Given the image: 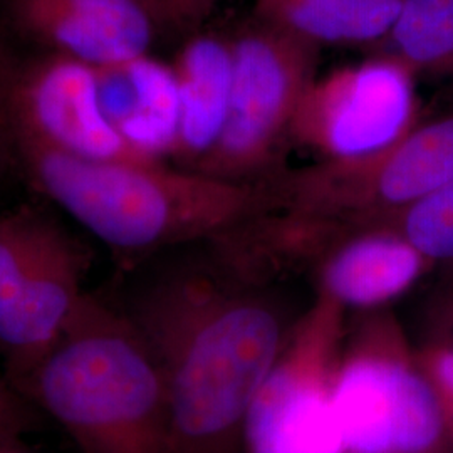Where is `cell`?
Instances as JSON below:
<instances>
[{"label":"cell","mask_w":453,"mask_h":453,"mask_svg":"<svg viewBox=\"0 0 453 453\" xmlns=\"http://www.w3.org/2000/svg\"><path fill=\"white\" fill-rule=\"evenodd\" d=\"M334 408L342 453H453L418 348L389 308L346 327Z\"/></svg>","instance_id":"cell-5"},{"label":"cell","mask_w":453,"mask_h":453,"mask_svg":"<svg viewBox=\"0 0 453 453\" xmlns=\"http://www.w3.org/2000/svg\"><path fill=\"white\" fill-rule=\"evenodd\" d=\"M226 121L211 150L188 168L217 179L271 177L297 106L316 80L321 46L257 17L230 37Z\"/></svg>","instance_id":"cell-7"},{"label":"cell","mask_w":453,"mask_h":453,"mask_svg":"<svg viewBox=\"0 0 453 453\" xmlns=\"http://www.w3.org/2000/svg\"><path fill=\"white\" fill-rule=\"evenodd\" d=\"M172 69L179 91V130L172 157L190 168L211 150L226 121L232 42L213 34H192Z\"/></svg>","instance_id":"cell-14"},{"label":"cell","mask_w":453,"mask_h":453,"mask_svg":"<svg viewBox=\"0 0 453 453\" xmlns=\"http://www.w3.org/2000/svg\"><path fill=\"white\" fill-rule=\"evenodd\" d=\"M5 173H11V172H9V168H7V165H5V163L2 162V160H0V181H2V177H4V175H5ZM2 209H4V207H2V205H0V211H2Z\"/></svg>","instance_id":"cell-24"},{"label":"cell","mask_w":453,"mask_h":453,"mask_svg":"<svg viewBox=\"0 0 453 453\" xmlns=\"http://www.w3.org/2000/svg\"><path fill=\"white\" fill-rule=\"evenodd\" d=\"M0 453H35L22 443V437L0 435Z\"/></svg>","instance_id":"cell-23"},{"label":"cell","mask_w":453,"mask_h":453,"mask_svg":"<svg viewBox=\"0 0 453 453\" xmlns=\"http://www.w3.org/2000/svg\"><path fill=\"white\" fill-rule=\"evenodd\" d=\"M425 342L453 349V267L441 269V279L428 301Z\"/></svg>","instance_id":"cell-19"},{"label":"cell","mask_w":453,"mask_h":453,"mask_svg":"<svg viewBox=\"0 0 453 453\" xmlns=\"http://www.w3.org/2000/svg\"><path fill=\"white\" fill-rule=\"evenodd\" d=\"M39 423V410L12 385L0 376V435L22 437Z\"/></svg>","instance_id":"cell-20"},{"label":"cell","mask_w":453,"mask_h":453,"mask_svg":"<svg viewBox=\"0 0 453 453\" xmlns=\"http://www.w3.org/2000/svg\"><path fill=\"white\" fill-rule=\"evenodd\" d=\"M418 359L435 391L438 405L453 443V349L423 342L418 346Z\"/></svg>","instance_id":"cell-18"},{"label":"cell","mask_w":453,"mask_h":453,"mask_svg":"<svg viewBox=\"0 0 453 453\" xmlns=\"http://www.w3.org/2000/svg\"><path fill=\"white\" fill-rule=\"evenodd\" d=\"M0 29L22 52L106 67L150 54L162 26L151 0H0Z\"/></svg>","instance_id":"cell-11"},{"label":"cell","mask_w":453,"mask_h":453,"mask_svg":"<svg viewBox=\"0 0 453 453\" xmlns=\"http://www.w3.org/2000/svg\"><path fill=\"white\" fill-rule=\"evenodd\" d=\"M7 138L88 160L157 162L134 150L104 116L95 65L19 49L0 89V155Z\"/></svg>","instance_id":"cell-10"},{"label":"cell","mask_w":453,"mask_h":453,"mask_svg":"<svg viewBox=\"0 0 453 453\" xmlns=\"http://www.w3.org/2000/svg\"><path fill=\"white\" fill-rule=\"evenodd\" d=\"M101 108L134 150L163 162L179 130V91L172 65L150 54L123 65L96 67Z\"/></svg>","instance_id":"cell-13"},{"label":"cell","mask_w":453,"mask_h":453,"mask_svg":"<svg viewBox=\"0 0 453 453\" xmlns=\"http://www.w3.org/2000/svg\"><path fill=\"white\" fill-rule=\"evenodd\" d=\"M403 0H257L256 14L279 27L323 44L381 41Z\"/></svg>","instance_id":"cell-15"},{"label":"cell","mask_w":453,"mask_h":453,"mask_svg":"<svg viewBox=\"0 0 453 453\" xmlns=\"http://www.w3.org/2000/svg\"><path fill=\"white\" fill-rule=\"evenodd\" d=\"M370 49L403 63L417 76L428 74L453 86V0H403L387 35Z\"/></svg>","instance_id":"cell-16"},{"label":"cell","mask_w":453,"mask_h":453,"mask_svg":"<svg viewBox=\"0 0 453 453\" xmlns=\"http://www.w3.org/2000/svg\"><path fill=\"white\" fill-rule=\"evenodd\" d=\"M346 327V311L316 294L249 406L243 453H342L334 387Z\"/></svg>","instance_id":"cell-8"},{"label":"cell","mask_w":453,"mask_h":453,"mask_svg":"<svg viewBox=\"0 0 453 453\" xmlns=\"http://www.w3.org/2000/svg\"><path fill=\"white\" fill-rule=\"evenodd\" d=\"M434 269L400 232L376 224L333 234L306 265L316 294L357 314L389 308Z\"/></svg>","instance_id":"cell-12"},{"label":"cell","mask_w":453,"mask_h":453,"mask_svg":"<svg viewBox=\"0 0 453 453\" xmlns=\"http://www.w3.org/2000/svg\"><path fill=\"white\" fill-rule=\"evenodd\" d=\"M11 173L111 249L123 269L207 242L274 211L267 180L232 181L163 162H104L7 138Z\"/></svg>","instance_id":"cell-2"},{"label":"cell","mask_w":453,"mask_h":453,"mask_svg":"<svg viewBox=\"0 0 453 453\" xmlns=\"http://www.w3.org/2000/svg\"><path fill=\"white\" fill-rule=\"evenodd\" d=\"M274 211L260 235L277 256L303 264L333 234L403 211L453 181V116L417 125L365 157L321 160L267 177Z\"/></svg>","instance_id":"cell-4"},{"label":"cell","mask_w":453,"mask_h":453,"mask_svg":"<svg viewBox=\"0 0 453 453\" xmlns=\"http://www.w3.org/2000/svg\"><path fill=\"white\" fill-rule=\"evenodd\" d=\"M14 387L82 453H179L160 368L114 296L86 291Z\"/></svg>","instance_id":"cell-3"},{"label":"cell","mask_w":453,"mask_h":453,"mask_svg":"<svg viewBox=\"0 0 453 453\" xmlns=\"http://www.w3.org/2000/svg\"><path fill=\"white\" fill-rule=\"evenodd\" d=\"M89 264L86 243L52 211L34 202L0 211V357L12 385L61 336Z\"/></svg>","instance_id":"cell-6"},{"label":"cell","mask_w":453,"mask_h":453,"mask_svg":"<svg viewBox=\"0 0 453 453\" xmlns=\"http://www.w3.org/2000/svg\"><path fill=\"white\" fill-rule=\"evenodd\" d=\"M118 304L142 333L168 396L179 453H243V423L299 314L279 280L213 239L133 264Z\"/></svg>","instance_id":"cell-1"},{"label":"cell","mask_w":453,"mask_h":453,"mask_svg":"<svg viewBox=\"0 0 453 453\" xmlns=\"http://www.w3.org/2000/svg\"><path fill=\"white\" fill-rule=\"evenodd\" d=\"M370 224L400 232L434 267L452 269L453 181L403 211L385 215Z\"/></svg>","instance_id":"cell-17"},{"label":"cell","mask_w":453,"mask_h":453,"mask_svg":"<svg viewBox=\"0 0 453 453\" xmlns=\"http://www.w3.org/2000/svg\"><path fill=\"white\" fill-rule=\"evenodd\" d=\"M219 0H151L162 29L195 34Z\"/></svg>","instance_id":"cell-21"},{"label":"cell","mask_w":453,"mask_h":453,"mask_svg":"<svg viewBox=\"0 0 453 453\" xmlns=\"http://www.w3.org/2000/svg\"><path fill=\"white\" fill-rule=\"evenodd\" d=\"M417 125V74L389 56L372 54L311 82L289 140L321 160H344L385 150Z\"/></svg>","instance_id":"cell-9"},{"label":"cell","mask_w":453,"mask_h":453,"mask_svg":"<svg viewBox=\"0 0 453 453\" xmlns=\"http://www.w3.org/2000/svg\"><path fill=\"white\" fill-rule=\"evenodd\" d=\"M16 54L17 49L11 44V41L5 37V34L2 33V29H0V89H2L4 76H5V73H7V69H9V65L12 63Z\"/></svg>","instance_id":"cell-22"}]
</instances>
